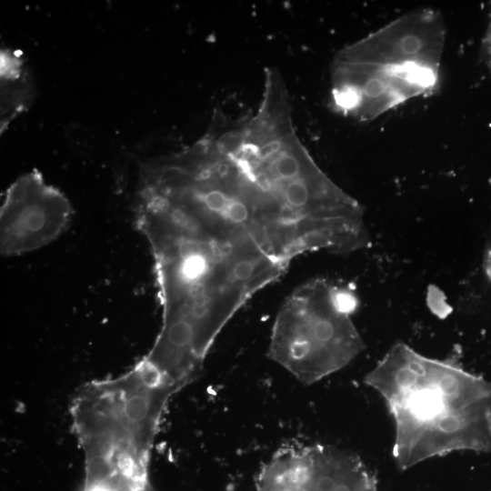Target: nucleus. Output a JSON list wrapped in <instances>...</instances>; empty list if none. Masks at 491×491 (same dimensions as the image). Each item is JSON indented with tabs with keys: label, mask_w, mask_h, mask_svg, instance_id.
<instances>
[{
	"label": "nucleus",
	"mask_w": 491,
	"mask_h": 491,
	"mask_svg": "<svg viewBox=\"0 0 491 491\" xmlns=\"http://www.w3.org/2000/svg\"><path fill=\"white\" fill-rule=\"evenodd\" d=\"M135 217L162 308L149 355L174 372L200 370L228 321L290 264L246 201L212 203L182 177L140 180Z\"/></svg>",
	"instance_id": "f257e3e1"
},
{
	"label": "nucleus",
	"mask_w": 491,
	"mask_h": 491,
	"mask_svg": "<svg viewBox=\"0 0 491 491\" xmlns=\"http://www.w3.org/2000/svg\"><path fill=\"white\" fill-rule=\"evenodd\" d=\"M181 388L144 359L85 385L71 405L84 456L83 491H145L151 452L171 396Z\"/></svg>",
	"instance_id": "f03ea898"
},
{
	"label": "nucleus",
	"mask_w": 491,
	"mask_h": 491,
	"mask_svg": "<svg viewBox=\"0 0 491 491\" xmlns=\"http://www.w3.org/2000/svg\"><path fill=\"white\" fill-rule=\"evenodd\" d=\"M339 288L321 280L295 289L273 324L268 356L304 384L346 365L358 349Z\"/></svg>",
	"instance_id": "7ed1b4c3"
},
{
	"label": "nucleus",
	"mask_w": 491,
	"mask_h": 491,
	"mask_svg": "<svg viewBox=\"0 0 491 491\" xmlns=\"http://www.w3.org/2000/svg\"><path fill=\"white\" fill-rule=\"evenodd\" d=\"M69 200L32 170L5 191L0 209V251L4 256L37 250L55 240L68 226Z\"/></svg>",
	"instance_id": "20e7f679"
},
{
	"label": "nucleus",
	"mask_w": 491,
	"mask_h": 491,
	"mask_svg": "<svg viewBox=\"0 0 491 491\" xmlns=\"http://www.w3.org/2000/svg\"><path fill=\"white\" fill-rule=\"evenodd\" d=\"M35 89L25 62L18 53L7 47L0 51V130L28 110L35 99Z\"/></svg>",
	"instance_id": "39448f33"
},
{
	"label": "nucleus",
	"mask_w": 491,
	"mask_h": 491,
	"mask_svg": "<svg viewBox=\"0 0 491 491\" xmlns=\"http://www.w3.org/2000/svg\"><path fill=\"white\" fill-rule=\"evenodd\" d=\"M441 404L440 396L434 389L416 391L407 399L410 413L420 420L434 418L441 409Z\"/></svg>",
	"instance_id": "423d86ee"
},
{
	"label": "nucleus",
	"mask_w": 491,
	"mask_h": 491,
	"mask_svg": "<svg viewBox=\"0 0 491 491\" xmlns=\"http://www.w3.org/2000/svg\"><path fill=\"white\" fill-rule=\"evenodd\" d=\"M245 135L238 130L224 133L215 143L216 152L224 157L237 156L245 147Z\"/></svg>",
	"instance_id": "0eeeda50"
},
{
	"label": "nucleus",
	"mask_w": 491,
	"mask_h": 491,
	"mask_svg": "<svg viewBox=\"0 0 491 491\" xmlns=\"http://www.w3.org/2000/svg\"><path fill=\"white\" fill-rule=\"evenodd\" d=\"M281 149L282 144L277 140H274L261 145L257 149L256 156L260 160H267L280 154L282 152Z\"/></svg>",
	"instance_id": "6e6552de"
},
{
	"label": "nucleus",
	"mask_w": 491,
	"mask_h": 491,
	"mask_svg": "<svg viewBox=\"0 0 491 491\" xmlns=\"http://www.w3.org/2000/svg\"><path fill=\"white\" fill-rule=\"evenodd\" d=\"M358 100V95L354 89H345L340 91L337 96V101L339 105L345 107L354 106Z\"/></svg>",
	"instance_id": "1a4fd4ad"
},
{
	"label": "nucleus",
	"mask_w": 491,
	"mask_h": 491,
	"mask_svg": "<svg viewBox=\"0 0 491 491\" xmlns=\"http://www.w3.org/2000/svg\"><path fill=\"white\" fill-rule=\"evenodd\" d=\"M386 89L385 84L379 79H371L365 85V93L371 97L379 96Z\"/></svg>",
	"instance_id": "9d476101"
},
{
	"label": "nucleus",
	"mask_w": 491,
	"mask_h": 491,
	"mask_svg": "<svg viewBox=\"0 0 491 491\" xmlns=\"http://www.w3.org/2000/svg\"><path fill=\"white\" fill-rule=\"evenodd\" d=\"M413 81L419 82L423 85H430L434 81V77L431 73L426 69H416L409 75Z\"/></svg>",
	"instance_id": "9b49d317"
},
{
	"label": "nucleus",
	"mask_w": 491,
	"mask_h": 491,
	"mask_svg": "<svg viewBox=\"0 0 491 491\" xmlns=\"http://www.w3.org/2000/svg\"><path fill=\"white\" fill-rule=\"evenodd\" d=\"M421 41L416 36H406L402 43L403 49L407 54H415L421 48Z\"/></svg>",
	"instance_id": "f8f14e48"
},
{
	"label": "nucleus",
	"mask_w": 491,
	"mask_h": 491,
	"mask_svg": "<svg viewBox=\"0 0 491 491\" xmlns=\"http://www.w3.org/2000/svg\"><path fill=\"white\" fill-rule=\"evenodd\" d=\"M145 491H155L151 485Z\"/></svg>",
	"instance_id": "ddd939ff"
},
{
	"label": "nucleus",
	"mask_w": 491,
	"mask_h": 491,
	"mask_svg": "<svg viewBox=\"0 0 491 491\" xmlns=\"http://www.w3.org/2000/svg\"><path fill=\"white\" fill-rule=\"evenodd\" d=\"M182 156H185V155H182ZM185 157H196V156H185ZM198 158V157H197ZM220 166V165H219ZM222 167V166H220ZM222 168H226V167H222ZM228 169V168H227Z\"/></svg>",
	"instance_id": "4468645a"
}]
</instances>
